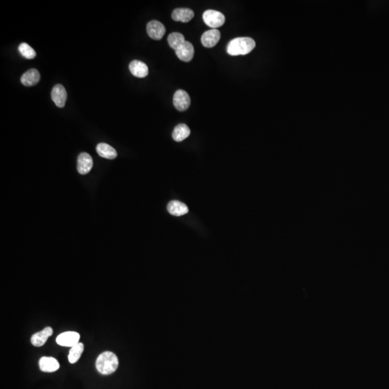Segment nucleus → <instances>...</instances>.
Listing matches in <instances>:
<instances>
[{
  "instance_id": "obj_1",
  "label": "nucleus",
  "mask_w": 389,
  "mask_h": 389,
  "mask_svg": "<svg viewBox=\"0 0 389 389\" xmlns=\"http://www.w3.org/2000/svg\"><path fill=\"white\" fill-rule=\"evenodd\" d=\"M383 62L373 56L349 59L340 69V79L346 84L369 83L382 73Z\"/></svg>"
},
{
  "instance_id": "obj_2",
  "label": "nucleus",
  "mask_w": 389,
  "mask_h": 389,
  "mask_svg": "<svg viewBox=\"0 0 389 389\" xmlns=\"http://www.w3.org/2000/svg\"><path fill=\"white\" fill-rule=\"evenodd\" d=\"M304 29L307 35L319 44L331 41L338 34V25L332 19L319 14L309 16L305 20Z\"/></svg>"
},
{
  "instance_id": "obj_3",
  "label": "nucleus",
  "mask_w": 389,
  "mask_h": 389,
  "mask_svg": "<svg viewBox=\"0 0 389 389\" xmlns=\"http://www.w3.org/2000/svg\"><path fill=\"white\" fill-rule=\"evenodd\" d=\"M260 156L265 165L268 167H277L285 161V144L278 136L268 134L264 136L261 142Z\"/></svg>"
},
{
  "instance_id": "obj_4",
  "label": "nucleus",
  "mask_w": 389,
  "mask_h": 389,
  "mask_svg": "<svg viewBox=\"0 0 389 389\" xmlns=\"http://www.w3.org/2000/svg\"><path fill=\"white\" fill-rule=\"evenodd\" d=\"M221 50L231 60H241L249 49L245 36L236 31H227L220 38Z\"/></svg>"
},
{
  "instance_id": "obj_5",
  "label": "nucleus",
  "mask_w": 389,
  "mask_h": 389,
  "mask_svg": "<svg viewBox=\"0 0 389 389\" xmlns=\"http://www.w3.org/2000/svg\"><path fill=\"white\" fill-rule=\"evenodd\" d=\"M140 249V241L131 229H121L116 238V256L121 262L133 260Z\"/></svg>"
},
{
  "instance_id": "obj_6",
  "label": "nucleus",
  "mask_w": 389,
  "mask_h": 389,
  "mask_svg": "<svg viewBox=\"0 0 389 389\" xmlns=\"http://www.w3.org/2000/svg\"><path fill=\"white\" fill-rule=\"evenodd\" d=\"M263 79L271 91L283 94L291 85V71L286 63L278 62L268 73L263 76Z\"/></svg>"
},
{
  "instance_id": "obj_7",
  "label": "nucleus",
  "mask_w": 389,
  "mask_h": 389,
  "mask_svg": "<svg viewBox=\"0 0 389 389\" xmlns=\"http://www.w3.org/2000/svg\"><path fill=\"white\" fill-rule=\"evenodd\" d=\"M77 148L86 161H96L101 148V140L98 132L92 127H85L77 136Z\"/></svg>"
},
{
  "instance_id": "obj_8",
  "label": "nucleus",
  "mask_w": 389,
  "mask_h": 389,
  "mask_svg": "<svg viewBox=\"0 0 389 389\" xmlns=\"http://www.w3.org/2000/svg\"><path fill=\"white\" fill-rule=\"evenodd\" d=\"M331 50L325 44H317L305 50L302 56V64L309 71H318L329 62Z\"/></svg>"
},
{
  "instance_id": "obj_9",
  "label": "nucleus",
  "mask_w": 389,
  "mask_h": 389,
  "mask_svg": "<svg viewBox=\"0 0 389 389\" xmlns=\"http://www.w3.org/2000/svg\"><path fill=\"white\" fill-rule=\"evenodd\" d=\"M193 105L199 113L208 117H216L223 111V103L220 96L208 90H201L195 94Z\"/></svg>"
},
{
  "instance_id": "obj_10",
  "label": "nucleus",
  "mask_w": 389,
  "mask_h": 389,
  "mask_svg": "<svg viewBox=\"0 0 389 389\" xmlns=\"http://www.w3.org/2000/svg\"><path fill=\"white\" fill-rule=\"evenodd\" d=\"M291 18L283 12H266L258 18V26L264 33L283 34L291 26Z\"/></svg>"
},
{
  "instance_id": "obj_11",
  "label": "nucleus",
  "mask_w": 389,
  "mask_h": 389,
  "mask_svg": "<svg viewBox=\"0 0 389 389\" xmlns=\"http://www.w3.org/2000/svg\"><path fill=\"white\" fill-rule=\"evenodd\" d=\"M251 316L256 323L262 325H271L281 320L283 310L277 305L267 300H258L251 307Z\"/></svg>"
},
{
  "instance_id": "obj_12",
  "label": "nucleus",
  "mask_w": 389,
  "mask_h": 389,
  "mask_svg": "<svg viewBox=\"0 0 389 389\" xmlns=\"http://www.w3.org/2000/svg\"><path fill=\"white\" fill-rule=\"evenodd\" d=\"M60 117L61 113L58 106L52 103H48L34 111L31 121L34 127L37 129H50L59 123Z\"/></svg>"
},
{
  "instance_id": "obj_13",
  "label": "nucleus",
  "mask_w": 389,
  "mask_h": 389,
  "mask_svg": "<svg viewBox=\"0 0 389 389\" xmlns=\"http://www.w3.org/2000/svg\"><path fill=\"white\" fill-rule=\"evenodd\" d=\"M144 226L151 236L161 239H171L176 236V227L171 222L163 216L157 214H151L146 216L144 221Z\"/></svg>"
},
{
  "instance_id": "obj_14",
  "label": "nucleus",
  "mask_w": 389,
  "mask_h": 389,
  "mask_svg": "<svg viewBox=\"0 0 389 389\" xmlns=\"http://www.w3.org/2000/svg\"><path fill=\"white\" fill-rule=\"evenodd\" d=\"M286 195L281 187L276 185L266 187L258 198V207L265 213H271L285 203Z\"/></svg>"
},
{
  "instance_id": "obj_15",
  "label": "nucleus",
  "mask_w": 389,
  "mask_h": 389,
  "mask_svg": "<svg viewBox=\"0 0 389 389\" xmlns=\"http://www.w3.org/2000/svg\"><path fill=\"white\" fill-rule=\"evenodd\" d=\"M252 65L254 69L261 75L264 76L268 73L277 63L279 62L276 54L269 49H258L253 52L251 56Z\"/></svg>"
},
{
  "instance_id": "obj_16",
  "label": "nucleus",
  "mask_w": 389,
  "mask_h": 389,
  "mask_svg": "<svg viewBox=\"0 0 389 389\" xmlns=\"http://www.w3.org/2000/svg\"><path fill=\"white\" fill-rule=\"evenodd\" d=\"M29 79L34 85L41 89H49L54 86V79L49 71H46L41 65L34 64L27 71Z\"/></svg>"
}]
</instances>
